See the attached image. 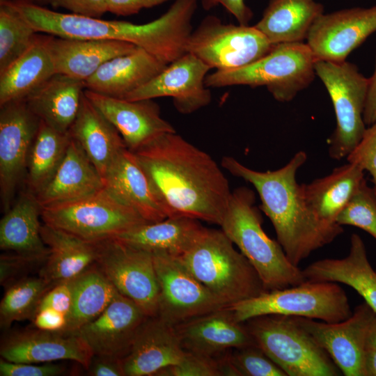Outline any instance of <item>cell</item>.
<instances>
[{"mask_svg": "<svg viewBox=\"0 0 376 376\" xmlns=\"http://www.w3.org/2000/svg\"><path fill=\"white\" fill-rule=\"evenodd\" d=\"M133 152L169 217H187L220 225L232 191L209 154L176 132L165 133Z\"/></svg>", "mask_w": 376, "mask_h": 376, "instance_id": "obj_1", "label": "cell"}, {"mask_svg": "<svg viewBox=\"0 0 376 376\" xmlns=\"http://www.w3.org/2000/svg\"><path fill=\"white\" fill-rule=\"evenodd\" d=\"M10 2L37 32L68 38L127 42L166 64L187 53L193 30L191 21L197 9L192 0H173L159 17L138 24L62 13L27 0Z\"/></svg>", "mask_w": 376, "mask_h": 376, "instance_id": "obj_2", "label": "cell"}, {"mask_svg": "<svg viewBox=\"0 0 376 376\" xmlns=\"http://www.w3.org/2000/svg\"><path fill=\"white\" fill-rule=\"evenodd\" d=\"M306 159V153L301 150L285 166L267 171L253 170L230 156L221 160L224 169L253 186L261 201L260 209L271 221L277 241L296 266L343 232L342 226L320 220L307 205L296 179Z\"/></svg>", "mask_w": 376, "mask_h": 376, "instance_id": "obj_3", "label": "cell"}, {"mask_svg": "<svg viewBox=\"0 0 376 376\" xmlns=\"http://www.w3.org/2000/svg\"><path fill=\"white\" fill-rule=\"evenodd\" d=\"M262 224L254 192L247 187L235 189L219 226L256 269L266 291L305 281L303 270L289 260L279 242L264 231Z\"/></svg>", "mask_w": 376, "mask_h": 376, "instance_id": "obj_4", "label": "cell"}, {"mask_svg": "<svg viewBox=\"0 0 376 376\" xmlns=\"http://www.w3.org/2000/svg\"><path fill=\"white\" fill-rule=\"evenodd\" d=\"M221 230L205 228L179 256L188 270L226 306L266 291L256 269Z\"/></svg>", "mask_w": 376, "mask_h": 376, "instance_id": "obj_5", "label": "cell"}, {"mask_svg": "<svg viewBox=\"0 0 376 376\" xmlns=\"http://www.w3.org/2000/svg\"><path fill=\"white\" fill-rule=\"evenodd\" d=\"M316 61L306 42L279 43L249 65L207 75L205 84L208 88L265 86L276 100L288 102L313 82Z\"/></svg>", "mask_w": 376, "mask_h": 376, "instance_id": "obj_6", "label": "cell"}, {"mask_svg": "<svg viewBox=\"0 0 376 376\" xmlns=\"http://www.w3.org/2000/svg\"><path fill=\"white\" fill-rule=\"evenodd\" d=\"M254 343L287 376H336L327 352L292 316L265 315L244 322Z\"/></svg>", "mask_w": 376, "mask_h": 376, "instance_id": "obj_7", "label": "cell"}, {"mask_svg": "<svg viewBox=\"0 0 376 376\" xmlns=\"http://www.w3.org/2000/svg\"><path fill=\"white\" fill-rule=\"evenodd\" d=\"M235 320L244 323L265 315L318 319L327 323L343 321L352 314L346 292L338 283L313 281L260 295L228 306Z\"/></svg>", "mask_w": 376, "mask_h": 376, "instance_id": "obj_8", "label": "cell"}, {"mask_svg": "<svg viewBox=\"0 0 376 376\" xmlns=\"http://www.w3.org/2000/svg\"><path fill=\"white\" fill-rule=\"evenodd\" d=\"M315 70L330 96L336 118V130L329 139V155L340 160L353 150L366 129L363 115L368 78L346 61L318 60Z\"/></svg>", "mask_w": 376, "mask_h": 376, "instance_id": "obj_9", "label": "cell"}, {"mask_svg": "<svg viewBox=\"0 0 376 376\" xmlns=\"http://www.w3.org/2000/svg\"><path fill=\"white\" fill-rule=\"evenodd\" d=\"M43 224L83 240L100 242L148 223L104 188L90 196L42 207Z\"/></svg>", "mask_w": 376, "mask_h": 376, "instance_id": "obj_10", "label": "cell"}, {"mask_svg": "<svg viewBox=\"0 0 376 376\" xmlns=\"http://www.w3.org/2000/svg\"><path fill=\"white\" fill-rule=\"evenodd\" d=\"M272 45L254 25L226 24L205 17L189 36L187 52L215 71L239 69L263 58Z\"/></svg>", "mask_w": 376, "mask_h": 376, "instance_id": "obj_11", "label": "cell"}, {"mask_svg": "<svg viewBox=\"0 0 376 376\" xmlns=\"http://www.w3.org/2000/svg\"><path fill=\"white\" fill-rule=\"evenodd\" d=\"M95 264L121 295L147 315H157L159 286L152 253L110 238L98 242Z\"/></svg>", "mask_w": 376, "mask_h": 376, "instance_id": "obj_12", "label": "cell"}, {"mask_svg": "<svg viewBox=\"0 0 376 376\" xmlns=\"http://www.w3.org/2000/svg\"><path fill=\"white\" fill-rule=\"evenodd\" d=\"M159 286L157 315L176 326L226 306L185 266L179 257L152 253Z\"/></svg>", "mask_w": 376, "mask_h": 376, "instance_id": "obj_13", "label": "cell"}, {"mask_svg": "<svg viewBox=\"0 0 376 376\" xmlns=\"http://www.w3.org/2000/svg\"><path fill=\"white\" fill-rule=\"evenodd\" d=\"M40 119L26 100L0 106V196L3 212L13 204L18 187L24 182L29 154Z\"/></svg>", "mask_w": 376, "mask_h": 376, "instance_id": "obj_14", "label": "cell"}, {"mask_svg": "<svg viewBox=\"0 0 376 376\" xmlns=\"http://www.w3.org/2000/svg\"><path fill=\"white\" fill-rule=\"evenodd\" d=\"M375 315L364 302L354 308L350 317L336 323L320 322L301 317L294 318L327 352L344 375L365 376L366 338Z\"/></svg>", "mask_w": 376, "mask_h": 376, "instance_id": "obj_15", "label": "cell"}, {"mask_svg": "<svg viewBox=\"0 0 376 376\" xmlns=\"http://www.w3.org/2000/svg\"><path fill=\"white\" fill-rule=\"evenodd\" d=\"M376 32V5L322 13L313 24L306 43L316 60L343 62Z\"/></svg>", "mask_w": 376, "mask_h": 376, "instance_id": "obj_16", "label": "cell"}, {"mask_svg": "<svg viewBox=\"0 0 376 376\" xmlns=\"http://www.w3.org/2000/svg\"><path fill=\"white\" fill-rule=\"evenodd\" d=\"M210 70L201 59L187 52L125 99L139 100L170 97L179 113H192L212 101L211 92L205 84Z\"/></svg>", "mask_w": 376, "mask_h": 376, "instance_id": "obj_17", "label": "cell"}, {"mask_svg": "<svg viewBox=\"0 0 376 376\" xmlns=\"http://www.w3.org/2000/svg\"><path fill=\"white\" fill-rule=\"evenodd\" d=\"M2 359L16 363H52L60 360L77 362L87 369L93 353L77 334L33 329L15 331L1 340Z\"/></svg>", "mask_w": 376, "mask_h": 376, "instance_id": "obj_18", "label": "cell"}, {"mask_svg": "<svg viewBox=\"0 0 376 376\" xmlns=\"http://www.w3.org/2000/svg\"><path fill=\"white\" fill-rule=\"evenodd\" d=\"M86 96L114 125L127 149L135 152L169 132H176L164 120L159 105L151 99L129 100L84 90Z\"/></svg>", "mask_w": 376, "mask_h": 376, "instance_id": "obj_19", "label": "cell"}, {"mask_svg": "<svg viewBox=\"0 0 376 376\" xmlns=\"http://www.w3.org/2000/svg\"><path fill=\"white\" fill-rule=\"evenodd\" d=\"M148 316L134 301L118 292L104 311L77 334L93 354L123 360Z\"/></svg>", "mask_w": 376, "mask_h": 376, "instance_id": "obj_20", "label": "cell"}, {"mask_svg": "<svg viewBox=\"0 0 376 376\" xmlns=\"http://www.w3.org/2000/svg\"><path fill=\"white\" fill-rule=\"evenodd\" d=\"M185 350L217 358L226 352L255 345L244 323L238 322L228 306L175 326Z\"/></svg>", "mask_w": 376, "mask_h": 376, "instance_id": "obj_21", "label": "cell"}, {"mask_svg": "<svg viewBox=\"0 0 376 376\" xmlns=\"http://www.w3.org/2000/svg\"><path fill=\"white\" fill-rule=\"evenodd\" d=\"M186 352L175 326L158 315L148 316L122 360L125 376H155L160 370L178 363Z\"/></svg>", "mask_w": 376, "mask_h": 376, "instance_id": "obj_22", "label": "cell"}, {"mask_svg": "<svg viewBox=\"0 0 376 376\" xmlns=\"http://www.w3.org/2000/svg\"><path fill=\"white\" fill-rule=\"evenodd\" d=\"M104 188L148 222L162 221L167 210L135 154L125 148L109 168Z\"/></svg>", "mask_w": 376, "mask_h": 376, "instance_id": "obj_23", "label": "cell"}, {"mask_svg": "<svg viewBox=\"0 0 376 376\" xmlns=\"http://www.w3.org/2000/svg\"><path fill=\"white\" fill-rule=\"evenodd\" d=\"M56 73L86 81L104 63L137 47L117 40L77 39L46 34Z\"/></svg>", "mask_w": 376, "mask_h": 376, "instance_id": "obj_24", "label": "cell"}, {"mask_svg": "<svg viewBox=\"0 0 376 376\" xmlns=\"http://www.w3.org/2000/svg\"><path fill=\"white\" fill-rule=\"evenodd\" d=\"M168 65L137 47L129 54L104 63L85 81V87L104 95L125 98L150 81Z\"/></svg>", "mask_w": 376, "mask_h": 376, "instance_id": "obj_25", "label": "cell"}, {"mask_svg": "<svg viewBox=\"0 0 376 376\" xmlns=\"http://www.w3.org/2000/svg\"><path fill=\"white\" fill-rule=\"evenodd\" d=\"M68 133L84 150L103 180L115 159L127 148L118 130L90 101L84 91Z\"/></svg>", "mask_w": 376, "mask_h": 376, "instance_id": "obj_26", "label": "cell"}, {"mask_svg": "<svg viewBox=\"0 0 376 376\" xmlns=\"http://www.w3.org/2000/svg\"><path fill=\"white\" fill-rule=\"evenodd\" d=\"M307 280L345 284L361 296L376 313V270L368 258L362 238L354 233L349 253L343 258L317 260L303 269Z\"/></svg>", "mask_w": 376, "mask_h": 376, "instance_id": "obj_27", "label": "cell"}, {"mask_svg": "<svg viewBox=\"0 0 376 376\" xmlns=\"http://www.w3.org/2000/svg\"><path fill=\"white\" fill-rule=\"evenodd\" d=\"M104 188L103 180L84 150L72 139L48 185L36 196L41 207L75 201Z\"/></svg>", "mask_w": 376, "mask_h": 376, "instance_id": "obj_28", "label": "cell"}, {"mask_svg": "<svg viewBox=\"0 0 376 376\" xmlns=\"http://www.w3.org/2000/svg\"><path fill=\"white\" fill-rule=\"evenodd\" d=\"M40 235L49 252L39 275L52 285L75 279L95 264L98 242L83 240L45 224Z\"/></svg>", "mask_w": 376, "mask_h": 376, "instance_id": "obj_29", "label": "cell"}, {"mask_svg": "<svg viewBox=\"0 0 376 376\" xmlns=\"http://www.w3.org/2000/svg\"><path fill=\"white\" fill-rule=\"evenodd\" d=\"M205 228L198 219L173 217L140 224L113 238L150 253L179 257L192 247Z\"/></svg>", "mask_w": 376, "mask_h": 376, "instance_id": "obj_30", "label": "cell"}, {"mask_svg": "<svg viewBox=\"0 0 376 376\" xmlns=\"http://www.w3.org/2000/svg\"><path fill=\"white\" fill-rule=\"evenodd\" d=\"M41 210L35 194L22 191L1 219V249L46 259L49 250L40 235Z\"/></svg>", "mask_w": 376, "mask_h": 376, "instance_id": "obj_31", "label": "cell"}, {"mask_svg": "<svg viewBox=\"0 0 376 376\" xmlns=\"http://www.w3.org/2000/svg\"><path fill=\"white\" fill-rule=\"evenodd\" d=\"M85 89L84 81L55 73L25 100L42 121L65 133L76 118Z\"/></svg>", "mask_w": 376, "mask_h": 376, "instance_id": "obj_32", "label": "cell"}, {"mask_svg": "<svg viewBox=\"0 0 376 376\" xmlns=\"http://www.w3.org/2000/svg\"><path fill=\"white\" fill-rule=\"evenodd\" d=\"M55 73L46 35L38 34L31 46L0 72V106L26 100Z\"/></svg>", "mask_w": 376, "mask_h": 376, "instance_id": "obj_33", "label": "cell"}, {"mask_svg": "<svg viewBox=\"0 0 376 376\" xmlns=\"http://www.w3.org/2000/svg\"><path fill=\"white\" fill-rule=\"evenodd\" d=\"M363 179L364 171L347 162L301 187L306 204L313 214L323 221L334 224Z\"/></svg>", "mask_w": 376, "mask_h": 376, "instance_id": "obj_34", "label": "cell"}, {"mask_svg": "<svg viewBox=\"0 0 376 376\" xmlns=\"http://www.w3.org/2000/svg\"><path fill=\"white\" fill-rule=\"evenodd\" d=\"M324 6L315 0H269L254 25L272 44L304 42Z\"/></svg>", "mask_w": 376, "mask_h": 376, "instance_id": "obj_35", "label": "cell"}, {"mask_svg": "<svg viewBox=\"0 0 376 376\" xmlns=\"http://www.w3.org/2000/svg\"><path fill=\"white\" fill-rule=\"evenodd\" d=\"M72 301L64 331L77 333L95 319L119 292L95 264L72 279Z\"/></svg>", "mask_w": 376, "mask_h": 376, "instance_id": "obj_36", "label": "cell"}, {"mask_svg": "<svg viewBox=\"0 0 376 376\" xmlns=\"http://www.w3.org/2000/svg\"><path fill=\"white\" fill-rule=\"evenodd\" d=\"M70 141L68 132H59L40 120L29 154L25 190L36 196L44 189L61 165Z\"/></svg>", "mask_w": 376, "mask_h": 376, "instance_id": "obj_37", "label": "cell"}, {"mask_svg": "<svg viewBox=\"0 0 376 376\" xmlns=\"http://www.w3.org/2000/svg\"><path fill=\"white\" fill-rule=\"evenodd\" d=\"M53 286L40 275L25 276L8 285L0 304L1 329H8L15 321L32 320Z\"/></svg>", "mask_w": 376, "mask_h": 376, "instance_id": "obj_38", "label": "cell"}, {"mask_svg": "<svg viewBox=\"0 0 376 376\" xmlns=\"http://www.w3.org/2000/svg\"><path fill=\"white\" fill-rule=\"evenodd\" d=\"M37 33L10 1L0 2V72L31 46Z\"/></svg>", "mask_w": 376, "mask_h": 376, "instance_id": "obj_39", "label": "cell"}, {"mask_svg": "<svg viewBox=\"0 0 376 376\" xmlns=\"http://www.w3.org/2000/svg\"><path fill=\"white\" fill-rule=\"evenodd\" d=\"M229 376H287L257 345L230 350L224 354Z\"/></svg>", "mask_w": 376, "mask_h": 376, "instance_id": "obj_40", "label": "cell"}, {"mask_svg": "<svg viewBox=\"0 0 376 376\" xmlns=\"http://www.w3.org/2000/svg\"><path fill=\"white\" fill-rule=\"evenodd\" d=\"M336 222L361 228L376 240V192L365 178Z\"/></svg>", "mask_w": 376, "mask_h": 376, "instance_id": "obj_41", "label": "cell"}, {"mask_svg": "<svg viewBox=\"0 0 376 376\" xmlns=\"http://www.w3.org/2000/svg\"><path fill=\"white\" fill-rule=\"evenodd\" d=\"M155 376H222L217 358L186 352L177 363L158 371Z\"/></svg>", "mask_w": 376, "mask_h": 376, "instance_id": "obj_42", "label": "cell"}, {"mask_svg": "<svg viewBox=\"0 0 376 376\" xmlns=\"http://www.w3.org/2000/svg\"><path fill=\"white\" fill-rule=\"evenodd\" d=\"M346 158L347 162L370 173L376 192V122L366 127L361 139Z\"/></svg>", "mask_w": 376, "mask_h": 376, "instance_id": "obj_43", "label": "cell"}, {"mask_svg": "<svg viewBox=\"0 0 376 376\" xmlns=\"http://www.w3.org/2000/svg\"><path fill=\"white\" fill-rule=\"evenodd\" d=\"M65 367L60 364L47 363H16L0 360L1 376H57L63 374Z\"/></svg>", "mask_w": 376, "mask_h": 376, "instance_id": "obj_44", "label": "cell"}, {"mask_svg": "<svg viewBox=\"0 0 376 376\" xmlns=\"http://www.w3.org/2000/svg\"><path fill=\"white\" fill-rule=\"evenodd\" d=\"M1 254L0 259V282L9 285L21 272L35 263H45L46 259L12 252Z\"/></svg>", "mask_w": 376, "mask_h": 376, "instance_id": "obj_45", "label": "cell"}, {"mask_svg": "<svg viewBox=\"0 0 376 376\" xmlns=\"http://www.w3.org/2000/svg\"><path fill=\"white\" fill-rule=\"evenodd\" d=\"M72 301V280L60 282L46 292L40 303L38 311L45 308H51L68 317L71 308Z\"/></svg>", "mask_w": 376, "mask_h": 376, "instance_id": "obj_46", "label": "cell"}, {"mask_svg": "<svg viewBox=\"0 0 376 376\" xmlns=\"http://www.w3.org/2000/svg\"><path fill=\"white\" fill-rule=\"evenodd\" d=\"M54 8H63L71 13L100 18L108 12V0H51Z\"/></svg>", "mask_w": 376, "mask_h": 376, "instance_id": "obj_47", "label": "cell"}, {"mask_svg": "<svg viewBox=\"0 0 376 376\" xmlns=\"http://www.w3.org/2000/svg\"><path fill=\"white\" fill-rule=\"evenodd\" d=\"M201 4L206 11L222 6L240 24H249L253 15L245 0H201Z\"/></svg>", "mask_w": 376, "mask_h": 376, "instance_id": "obj_48", "label": "cell"}, {"mask_svg": "<svg viewBox=\"0 0 376 376\" xmlns=\"http://www.w3.org/2000/svg\"><path fill=\"white\" fill-rule=\"evenodd\" d=\"M169 1L171 0H108V12L117 16H130Z\"/></svg>", "mask_w": 376, "mask_h": 376, "instance_id": "obj_49", "label": "cell"}, {"mask_svg": "<svg viewBox=\"0 0 376 376\" xmlns=\"http://www.w3.org/2000/svg\"><path fill=\"white\" fill-rule=\"evenodd\" d=\"M35 327L49 331H64L67 326V316L51 308L38 310L31 320Z\"/></svg>", "mask_w": 376, "mask_h": 376, "instance_id": "obj_50", "label": "cell"}, {"mask_svg": "<svg viewBox=\"0 0 376 376\" xmlns=\"http://www.w3.org/2000/svg\"><path fill=\"white\" fill-rule=\"evenodd\" d=\"M86 370L92 376H125L122 359L106 356L93 354Z\"/></svg>", "mask_w": 376, "mask_h": 376, "instance_id": "obj_51", "label": "cell"}, {"mask_svg": "<svg viewBox=\"0 0 376 376\" xmlns=\"http://www.w3.org/2000/svg\"><path fill=\"white\" fill-rule=\"evenodd\" d=\"M363 117L367 126L376 122V54L374 72L368 78V93Z\"/></svg>", "mask_w": 376, "mask_h": 376, "instance_id": "obj_52", "label": "cell"}, {"mask_svg": "<svg viewBox=\"0 0 376 376\" xmlns=\"http://www.w3.org/2000/svg\"><path fill=\"white\" fill-rule=\"evenodd\" d=\"M364 374L365 376H376V350H366Z\"/></svg>", "mask_w": 376, "mask_h": 376, "instance_id": "obj_53", "label": "cell"}, {"mask_svg": "<svg viewBox=\"0 0 376 376\" xmlns=\"http://www.w3.org/2000/svg\"><path fill=\"white\" fill-rule=\"evenodd\" d=\"M366 350H376V315L373 318L368 331Z\"/></svg>", "mask_w": 376, "mask_h": 376, "instance_id": "obj_54", "label": "cell"}, {"mask_svg": "<svg viewBox=\"0 0 376 376\" xmlns=\"http://www.w3.org/2000/svg\"><path fill=\"white\" fill-rule=\"evenodd\" d=\"M27 1L38 4V5H41L44 3H50L51 2V0H27Z\"/></svg>", "mask_w": 376, "mask_h": 376, "instance_id": "obj_55", "label": "cell"}, {"mask_svg": "<svg viewBox=\"0 0 376 376\" xmlns=\"http://www.w3.org/2000/svg\"><path fill=\"white\" fill-rule=\"evenodd\" d=\"M376 270V269H375Z\"/></svg>", "mask_w": 376, "mask_h": 376, "instance_id": "obj_56", "label": "cell"}]
</instances>
